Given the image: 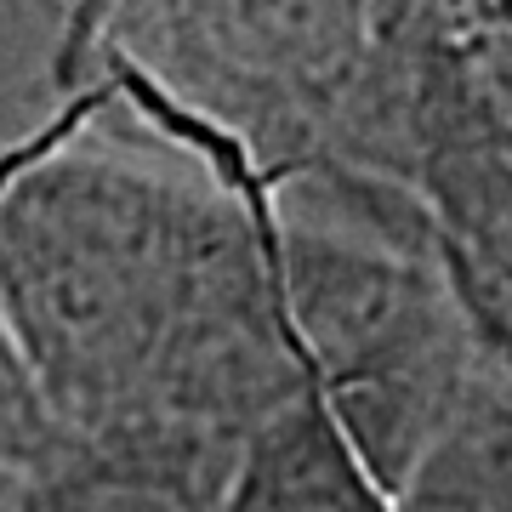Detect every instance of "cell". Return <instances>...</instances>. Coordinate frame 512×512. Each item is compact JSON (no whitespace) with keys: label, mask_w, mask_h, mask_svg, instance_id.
<instances>
[{"label":"cell","mask_w":512,"mask_h":512,"mask_svg":"<svg viewBox=\"0 0 512 512\" xmlns=\"http://www.w3.org/2000/svg\"><path fill=\"white\" fill-rule=\"evenodd\" d=\"M382 57V0H80L63 86L126 103L205 177L279 188L336 160Z\"/></svg>","instance_id":"3"},{"label":"cell","mask_w":512,"mask_h":512,"mask_svg":"<svg viewBox=\"0 0 512 512\" xmlns=\"http://www.w3.org/2000/svg\"><path fill=\"white\" fill-rule=\"evenodd\" d=\"M274 274L302 382L393 495L490 382L421 205L308 165L274 188Z\"/></svg>","instance_id":"2"},{"label":"cell","mask_w":512,"mask_h":512,"mask_svg":"<svg viewBox=\"0 0 512 512\" xmlns=\"http://www.w3.org/2000/svg\"><path fill=\"white\" fill-rule=\"evenodd\" d=\"M393 6H399V0H382V29H387V18H393Z\"/></svg>","instance_id":"11"},{"label":"cell","mask_w":512,"mask_h":512,"mask_svg":"<svg viewBox=\"0 0 512 512\" xmlns=\"http://www.w3.org/2000/svg\"><path fill=\"white\" fill-rule=\"evenodd\" d=\"M410 6H416V0H399V6H393V18H387V29H399V23H404V12H410ZM387 29H382V35H387Z\"/></svg>","instance_id":"10"},{"label":"cell","mask_w":512,"mask_h":512,"mask_svg":"<svg viewBox=\"0 0 512 512\" xmlns=\"http://www.w3.org/2000/svg\"><path fill=\"white\" fill-rule=\"evenodd\" d=\"M222 484L228 467L211 461L52 444L23 473V512H217Z\"/></svg>","instance_id":"5"},{"label":"cell","mask_w":512,"mask_h":512,"mask_svg":"<svg viewBox=\"0 0 512 512\" xmlns=\"http://www.w3.org/2000/svg\"><path fill=\"white\" fill-rule=\"evenodd\" d=\"M52 456V427L40 416L35 393L23 382L18 359L6 348V336H0V467H18L29 473L35 461Z\"/></svg>","instance_id":"7"},{"label":"cell","mask_w":512,"mask_h":512,"mask_svg":"<svg viewBox=\"0 0 512 512\" xmlns=\"http://www.w3.org/2000/svg\"><path fill=\"white\" fill-rule=\"evenodd\" d=\"M0 336L52 444L234 467L302 393L274 274V194L80 137V109L0 160Z\"/></svg>","instance_id":"1"},{"label":"cell","mask_w":512,"mask_h":512,"mask_svg":"<svg viewBox=\"0 0 512 512\" xmlns=\"http://www.w3.org/2000/svg\"><path fill=\"white\" fill-rule=\"evenodd\" d=\"M217 512H393V495L302 387L239 444Z\"/></svg>","instance_id":"4"},{"label":"cell","mask_w":512,"mask_h":512,"mask_svg":"<svg viewBox=\"0 0 512 512\" xmlns=\"http://www.w3.org/2000/svg\"><path fill=\"white\" fill-rule=\"evenodd\" d=\"M393 512H512V404L490 382L404 473Z\"/></svg>","instance_id":"6"},{"label":"cell","mask_w":512,"mask_h":512,"mask_svg":"<svg viewBox=\"0 0 512 512\" xmlns=\"http://www.w3.org/2000/svg\"><path fill=\"white\" fill-rule=\"evenodd\" d=\"M0 512H23V473L0 467Z\"/></svg>","instance_id":"9"},{"label":"cell","mask_w":512,"mask_h":512,"mask_svg":"<svg viewBox=\"0 0 512 512\" xmlns=\"http://www.w3.org/2000/svg\"><path fill=\"white\" fill-rule=\"evenodd\" d=\"M404 23L433 29V35L478 46V40H512V0H416ZM399 23V29H404Z\"/></svg>","instance_id":"8"}]
</instances>
